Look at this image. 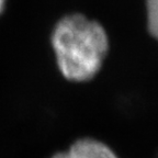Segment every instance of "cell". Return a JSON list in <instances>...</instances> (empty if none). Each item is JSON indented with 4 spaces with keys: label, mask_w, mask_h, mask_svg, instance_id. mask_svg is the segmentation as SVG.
Instances as JSON below:
<instances>
[{
    "label": "cell",
    "mask_w": 158,
    "mask_h": 158,
    "mask_svg": "<svg viewBox=\"0 0 158 158\" xmlns=\"http://www.w3.org/2000/svg\"><path fill=\"white\" fill-rule=\"evenodd\" d=\"M51 158H118L103 142L85 137L76 141L65 152L55 154Z\"/></svg>",
    "instance_id": "obj_2"
},
{
    "label": "cell",
    "mask_w": 158,
    "mask_h": 158,
    "mask_svg": "<svg viewBox=\"0 0 158 158\" xmlns=\"http://www.w3.org/2000/svg\"><path fill=\"white\" fill-rule=\"evenodd\" d=\"M51 39L59 72L74 82L94 79L110 48L103 25L81 13L63 17L55 24Z\"/></svg>",
    "instance_id": "obj_1"
},
{
    "label": "cell",
    "mask_w": 158,
    "mask_h": 158,
    "mask_svg": "<svg viewBox=\"0 0 158 158\" xmlns=\"http://www.w3.org/2000/svg\"><path fill=\"white\" fill-rule=\"evenodd\" d=\"M6 2H7V0H0V15L3 12V10L6 8Z\"/></svg>",
    "instance_id": "obj_4"
},
{
    "label": "cell",
    "mask_w": 158,
    "mask_h": 158,
    "mask_svg": "<svg viewBox=\"0 0 158 158\" xmlns=\"http://www.w3.org/2000/svg\"><path fill=\"white\" fill-rule=\"evenodd\" d=\"M147 29L153 37L158 34V0H146Z\"/></svg>",
    "instance_id": "obj_3"
}]
</instances>
